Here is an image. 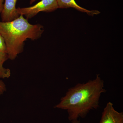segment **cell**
<instances>
[{
  "instance_id": "277c9868",
  "label": "cell",
  "mask_w": 123,
  "mask_h": 123,
  "mask_svg": "<svg viewBox=\"0 0 123 123\" xmlns=\"http://www.w3.org/2000/svg\"><path fill=\"white\" fill-rule=\"evenodd\" d=\"M99 123H123V112L117 111L113 103L109 102L104 109Z\"/></svg>"
},
{
  "instance_id": "7a4b0ae2",
  "label": "cell",
  "mask_w": 123,
  "mask_h": 123,
  "mask_svg": "<svg viewBox=\"0 0 123 123\" xmlns=\"http://www.w3.org/2000/svg\"><path fill=\"white\" fill-rule=\"evenodd\" d=\"M43 31L42 25L31 24L22 15L11 21L0 22V33L5 42L8 58L11 60L22 52L27 39H37Z\"/></svg>"
},
{
  "instance_id": "8992f818",
  "label": "cell",
  "mask_w": 123,
  "mask_h": 123,
  "mask_svg": "<svg viewBox=\"0 0 123 123\" xmlns=\"http://www.w3.org/2000/svg\"><path fill=\"white\" fill-rule=\"evenodd\" d=\"M58 8H73L83 12L86 13L90 16H93L100 13V12L97 10H89L82 8L78 5L75 0H56Z\"/></svg>"
},
{
  "instance_id": "6da1fadb",
  "label": "cell",
  "mask_w": 123,
  "mask_h": 123,
  "mask_svg": "<svg viewBox=\"0 0 123 123\" xmlns=\"http://www.w3.org/2000/svg\"><path fill=\"white\" fill-rule=\"evenodd\" d=\"M106 91L104 81L98 74L93 80L69 88L55 107L67 111L70 121L84 118L91 111L99 107L100 97Z\"/></svg>"
},
{
  "instance_id": "8fae6325",
  "label": "cell",
  "mask_w": 123,
  "mask_h": 123,
  "mask_svg": "<svg viewBox=\"0 0 123 123\" xmlns=\"http://www.w3.org/2000/svg\"><path fill=\"white\" fill-rule=\"evenodd\" d=\"M71 123H80V120L78 119L75 120H73L71 121Z\"/></svg>"
},
{
  "instance_id": "9c48e42d",
  "label": "cell",
  "mask_w": 123,
  "mask_h": 123,
  "mask_svg": "<svg viewBox=\"0 0 123 123\" xmlns=\"http://www.w3.org/2000/svg\"><path fill=\"white\" fill-rule=\"evenodd\" d=\"M6 90L5 85L2 81L0 79V95L4 93Z\"/></svg>"
},
{
  "instance_id": "30bf717a",
  "label": "cell",
  "mask_w": 123,
  "mask_h": 123,
  "mask_svg": "<svg viewBox=\"0 0 123 123\" xmlns=\"http://www.w3.org/2000/svg\"><path fill=\"white\" fill-rule=\"evenodd\" d=\"M4 0H0V13H1L4 7Z\"/></svg>"
},
{
  "instance_id": "ba28073f",
  "label": "cell",
  "mask_w": 123,
  "mask_h": 123,
  "mask_svg": "<svg viewBox=\"0 0 123 123\" xmlns=\"http://www.w3.org/2000/svg\"><path fill=\"white\" fill-rule=\"evenodd\" d=\"M11 75V72L9 69L6 68L0 63V78H8Z\"/></svg>"
},
{
  "instance_id": "5b68a950",
  "label": "cell",
  "mask_w": 123,
  "mask_h": 123,
  "mask_svg": "<svg viewBox=\"0 0 123 123\" xmlns=\"http://www.w3.org/2000/svg\"><path fill=\"white\" fill-rule=\"evenodd\" d=\"M17 0H5L1 13L2 22H8L17 18L18 14L16 7Z\"/></svg>"
},
{
  "instance_id": "52a82bcc",
  "label": "cell",
  "mask_w": 123,
  "mask_h": 123,
  "mask_svg": "<svg viewBox=\"0 0 123 123\" xmlns=\"http://www.w3.org/2000/svg\"><path fill=\"white\" fill-rule=\"evenodd\" d=\"M8 59L4 39L0 33V63L2 65Z\"/></svg>"
},
{
  "instance_id": "7c38bea8",
  "label": "cell",
  "mask_w": 123,
  "mask_h": 123,
  "mask_svg": "<svg viewBox=\"0 0 123 123\" xmlns=\"http://www.w3.org/2000/svg\"><path fill=\"white\" fill-rule=\"evenodd\" d=\"M36 0H30V4H33V2H35V1H36Z\"/></svg>"
},
{
  "instance_id": "3957f363",
  "label": "cell",
  "mask_w": 123,
  "mask_h": 123,
  "mask_svg": "<svg viewBox=\"0 0 123 123\" xmlns=\"http://www.w3.org/2000/svg\"><path fill=\"white\" fill-rule=\"evenodd\" d=\"M58 8L56 0H41L36 4L28 7L17 8L19 15L25 16L27 20L40 12H52Z\"/></svg>"
}]
</instances>
